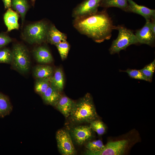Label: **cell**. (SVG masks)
I'll return each instance as SVG.
<instances>
[{
  "mask_svg": "<svg viewBox=\"0 0 155 155\" xmlns=\"http://www.w3.org/2000/svg\"><path fill=\"white\" fill-rule=\"evenodd\" d=\"M102 0H85L75 8L72 13V16L76 19L90 16L98 11Z\"/></svg>",
  "mask_w": 155,
  "mask_h": 155,
  "instance_id": "cell-7",
  "label": "cell"
},
{
  "mask_svg": "<svg viewBox=\"0 0 155 155\" xmlns=\"http://www.w3.org/2000/svg\"><path fill=\"white\" fill-rule=\"evenodd\" d=\"M66 34L58 30L54 25L50 26L46 36V41L55 45L67 40Z\"/></svg>",
  "mask_w": 155,
  "mask_h": 155,
  "instance_id": "cell-15",
  "label": "cell"
},
{
  "mask_svg": "<svg viewBox=\"0 0 155 155\" xmlns=\"http://www.w3.org/2000/svg\"><path fill=\"white\" fill-rule=\"evenodd\" d=\"M150 27L151 30L154 34L155 35V18L150 20Z\"/></svg>",
  "mask_w": 155,
  "mask_h": 155,
  "instance_id": "cell-31",
  "label": "cell"
},
{
  "mask_svg": "<svg viewBox=\"0 0 155 155\" xmlns=\"http://www.w3.org/2000/svg\"><path fill=\"white\" fill-rule=\"evenodd\" d=\"M148 82H151L155 70V60L140 69Z\"/></svg>",
  "mask_w": 155,
  "mask_h": 155,
  "instance_id": "cell-24",
  "label": "cell"
},
{
  "mask_svg": "<svg viewBox=\"0 0 155 155\" xmlns=\"http://www.w3.org/2000/svg\"><path fill=\"white\" fill-rule=\"evenodd\" d=\"M18 18L19 16L16 12L13 11L10 8L7 9L4 14L3 19L8 32L19 29Z\"/></svg>",
  "mask_w": 155,
  "mask_h": 155,
  "instance_id": "cell-13",
  "label": "cell"
},
{
  "mask_svg": "<svg viewBox=\"0 0 155 155\" xmlns=\"http://www.w3.org/2000/svg\"><path fill=\"white\" fill-rule=\"evenodd\" d=\"M12 107L7 97L0 92V117H4L8 115Z\"/></svg>",
  "mask_w": 155,
  "mask_h": 155,
  "instance_id": "cell-21",
  "label": "cell"
},
{
  "mask_svg": "<svg viewBox=\"0 0 155 155\" xmlns=\"http://www.w3.org/2000/svg\"><path fill=\"white\" fill-rule=\"evenodd\" d=\"M128 6L126 11L133 12L143 16L146 20L155 18V10L137 4L132 0H127Z\"/></svg>",
  "mask_w": 155,
  "mask_h": 155,
  "instance_id": "cell-11",
  "label": "cell"
},
{
  "mask_svg": "<svg viewBox=\"0 0 155 155\" xmlns=\"http://www.w3.org/2000/svg\"><path fill=\"white\" fill-rule=\"evenodd\" d=\"M56 139L58 148L63 155H73L76 151L71 135L65 130L60 129L57 132Z\"/></svg>",
  "mask_w": 155,
  "mask_h": 155,
  "instance_id": "cell-6",
  "label": "cell"
},
{
  "mask_svg": "<svg viewBox=\"0 0 155 155\" xmlns=\"http://www.w3.org/2000/svg\"><path fill=\"white\" fill-rule=\"evenodd\" d=\"M61 96V92L50 85L41 96L46 104L55 106Z\"/></svg>",
  "mask_w": 155,
  "mask_h": 155,
  "instance_id": "cell-16",
  "label": "cell"
},
{
  "mask_svg": "<svg viewBox=\"0 0 155 155\" xmlns=\"http://www.w3.org/2000/svg\"><path fill=\"white\" fill-rule=\"evenodd\" d=\"M54 72L52 67L50 65H39L34 68L33 73L36 79L50 78Z\"/></svg>",
  "mask_w": 155,
  "mask_h": 155,
  "instance_id": "cell-18",
  "label": "cell"
},
{
  "mask_svg": "<svg viewBox=\"0 0 155 155\" xmlns=\"http://www.w3.org/2000/svg\"><path fill=\"white\" fill-rule=\"evenodd\" d=\"M73 25L80 33L101 43L111 38L114 26L105 10L90 16L74 19Z\"/></svg>",
  "mask_w": 155,
  "mask_h": 155,
  "instance_id": "cell-1",
  "label": "cell"
},
{
  "mask_svg": "<svg viewBox=\"0 0 155 155\" xmlns=\"http://www.w3.org/2000/svg\"><path fill=\"white\" fill-rule=\"evenodd\" d=\"M50 85L59 91L61 92L64 86V78L61 68H56L52 76L50 78Z\"/></svg>",
  "mask_w": 155,
  "mask_h": 155,
  "instance_id": "cell-17",
  "label": "cell"
},
{
  "mask_svg": "<svg viewBox=\"0 0 155 155\" xmlns=\"http://www.w3.org/2000/svg\"><path fill=\"white\" fill-rule=\"evenodd\" d=\"M119 34L117 38L112 42L109 51L111 55L119 53L129 46L139 43L136 36L131 30L121 26H115Z\"/></svg>",
  "mask_w": 155,
  "mask_h": 155,
  "instance_id": "cell-3",
  "label": "cell"
},
{
  "mask_svg": "<svg viewBox=\"0 0 155 155\" xmlns=\"http://www.w3.org/2000/svg\"><path fill=\"white\" fill-rule=\"evenodd\" d=\"M50 78L37 79L35 84V92L41 96L50 85Z\"/></svg>",
  "mask_w": 155,
  "mask_h": 155,
  "instance_id": "cell-22",
  "label": "cell"
},
{
  "mask_svg": "<svg viewBox=\"0 0 155 155\" xmlns=\"http://www.w3.org/2000/svg\"><path fill=\"white\" fill-rule=\"evenodd\" d=\"M69 117L73 123H90L98 119V117L91 95L87 93L77 102Z\"/></svg>",
  "mask_w": 155,
  "mask_h": 155,
  "instance_id": "cell-2",
  "label": "cell"
},
{
  "mask_svg": "<svg viewBox=\"0 0 155 155\" xmlns=\"http://www.w3.org/2000/svg\"><path fill=\"white\" fill-rule=\"evenodd\" d=\"M139 43L152 46L154 43L155 35L152 32L150 27V20H146L143 27L137 30L135 34Z\"/></svg>",
  "mask_w": 155,
  "mask_h": 155,
  "instance_id": "cell-9",
  "label": "cell"
},
{
  "mask_svg": "<svg viewBox=\"0 0 155 155\" xmlns=\"http://www.w3.org/2000/svg\"><path fill=\"white\" fill-rule=\"evenodd\" d=\"M90 127L92 130L96 132L99 135H103L106 131L104 124L98 119L95 120L90 123Z\"/></svg>",
  "mask_w": 155,
  "mask_h": 155,
  "instance_id": "cell-26",
  "label": "cell"
},
{
  "mask_svg": "<svg viewBox=\"0 0 155 155\" xmlns=\"http://www.w3.org/2000/svg\"><path fill=\"white\" fill-rule=\"evenodd\" d=\"M12 57V52L9 49L7 48L0 49V63H11Z\"/></svg>",
  "mask_w": 155,
  "mask_h": 155,
  "instance_id": "cell-27",
  "label": "cell"
},
{
  "mask_svg": "<svg viewBox=\"0 0 155 155\" xmlns=\"http://www.w3.org/2000/svg\"><path fill=\"white\" fill-rule=\"evenodd\" d=\"M92 131L90 126H79L73 128L71 130V134L76 143L81 145L91 138Z\"/></svg>",
  "mask_w": 155,
  "mask_h": 155,
  "instance_id": "cell-10",
  "label": "cell"
},
{
  "mask_svg": "<svg viewBox=\"0 0 155 155\" xmlns=\"http://www.w3.org/2000/svg\"><path fill=\"white\" fill-rule=\"evenodd\" d=\"M128 141L123 140L108 142L102 150L90 155H121L125 152L128 144Z\"/></svg>",
  "mask_w": 155,
  "mask_h": 155,
  "instance_id": "cell-8",
  "label": "cell"
},
{
  "mask_svg": "<svg viewBox=\"0 0 155 155\" xmlns=\"http://www.w3.org/2000/svg\"><path fill=\"white\" fill-rule=\"evenodd\" d=\"M123 71L127 73L129 76L131 78L148 82L140 70L128 69Z\"/></svg>",
  "mask_w": 155,
  "mask_h": 155,
  "instance_id": "cell-28",
  "label": "cell"
},
{
  "mask_svg": "<svg viewBox=\"0 0 155 155\" xmlns=\"http://www.w3.org/2000/svg\"><path fill=\"white\" fill-rule=\"evenodd\" d=\"M49 26L46 22L42 21L28 25L24 29V36L29 43L40 44L46 41Z\"/></svg>",
  "mask_w": 155,
  "mask_h": 155,
  "instance_id": "cell-4",
  "label": "cell"
},
{
  "mask_svg": "<svg viewBox=\"0 0 155 155\" xmlns=\"http://www.w3.org/2000/svg\"><path fill=\"white\" fill-rule=\"evenodd\" d=\"M59 51L62 60L65 59L67 57L70 49V46L67 40L62 41L55 45Z\"/></svg>",
  "mask_w": 155,
  "mask_h": 155,
  "instance_id": "cell-25",
  "label": "cell"
},
{
  "mask_svg": "<svg viewBox=\"0 0 155 155\" xmlns=\"http://www.w3.org/2000/svg\"><path fill=\"white\" fill-rule=\"evenodd\" d=\"M75 102L65 95H62L55 106L66 118L69 117Z\"/></svg>",
  "mask_w": 155,
  "mask_h": 155,
  "instance_id": "cell-12",
  "label": "cell"
},
{
  "mask_svg": "<svg viewBox=\"0 0 155 155\" xmlns=\"http://www.w3.org/2000/svg\"><path fill=\"white\" fill-rule=\"evenodd\" d=\"M34 55L36 61L41 63H50L53 61L52 55L49 49L44 46L37 48L34 51Z\"/></svg>",
  "mask_w": 155,
  "mask_h": 155,
  "instance_id": "cell-14",
  "label": "cell"
},
{
  "mask_svg": "<svg viewBox=\"0 0 155 155\" xmlns=\"http://www.w3.org/2000/svg\"><path fill=\"white\" fill-rule=\"evenodd\" d=\"M12 41L11 39L5 34H0V49L3 48Z\"/></svg>",
  "mask_w": 155,
  "mask_h": 155,
  "instance_id": "cell-29",
  "label": "cell"
},
{
  "mask_svg": "<svg viewBox=\"0 0 155 155\" xmlns=\"http://www.w3.org/2000/svg\"><path fill=\"white\" fill-rule=\"evenodd\" d=\"M87 150L85 154L89 155L102 150L104 148L102 142L100 140H97L88 142L86 145Z\"/></svg>",
  "mask_w": 155,
  "mask_h": 155,
  "instance_id": "cell-23",
  "label": "cell"
},
{
  "mask_svg": "<svg viewBox=\"0 0 155 155\" xmlns=\"http://www.w3.org/2000/svg\"><path fill=\"white\" fill-rule=\"evenodd\" d=\"M35 0H31L33 2H34L35 1Z\"/></svg>",
  "mask_w": 155,
  "mask_h": 155,
  "instance_id": "cell-32",
  "label": "cell"
},
{
  "mask_svg": "<svg viewBox=\"0 0 155 155\" xmlns=\"http://www.w3.org/2000/svg\"><path fill=\"white\" fill-rule=\"evenodd\" d=\"M11 63L13 67L18 71L23 73L29 70L30 61L28 51L23 45L17 44L13 47Z\"/></svg>",
  "mask_w": 155,
  "mask_h": 155,
  "instance_id": "cell-5",
  "label": "cell"
},
{
  "mask_svg": "<svg viewBox=\"0 0 155 155\" xmlns=\"http://www.w3.org/2000/svg\"><path fill=\"white\" fill-rule=\"evenodd\" d=\"M100 6L104 8L117 7L126 11L128 6V1L127 0H102Z\"/></svg>",
  "mask_w": 155,
  "mask_h": 155,
  "instance_id": "cell-20",
  "label": "cell"
},
{
  "mask_svg": "<svg viewBox=\"0 0 155 155\" xmlns=\"http://www.w3.org/2000/svg\"><path fill=\"white\" fill-rule=\"evenodd\" d=\"M11 0H2L5 9L10 8L11 6Z\"/></svg>",
  "mask_w": 155,
  "mask_h": 155,
  "instance_id": "cell-30",
  "label": "cell"
},
{
  "mask_svg": "<svg viewBox=\"0 0 155 155\" xmlns=\"http://www.w3.org/2000/svg\"><path fill=\"white\" fill-rule=\"evenodd\" d=\"M11 6L17 12L20 14L23 24L29 8L27 0H11Z\"/></svg>",
  "mask_w": 155,
  "mask_h": 155,
  "instance_id": "cell-19",
  "label": "cell"
}]
</instances>
